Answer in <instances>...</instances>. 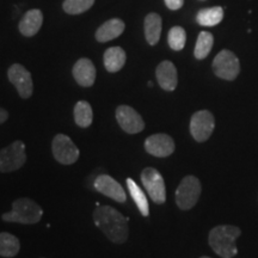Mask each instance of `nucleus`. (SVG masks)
<instances>
[{"mask_svg":"<svg viewBox=\"0 0 258 258\" xmlns=\"http://www.w3.org/2000/svg\"><path fill=\"white\" fill-rule=\"evenodd\" d=\"M73 77L76 82L83 88H90L95 84L96 67L91 60L83 57L73 66Z\"/></svg>","mask_w":258,"mask_h":258,"instance_id":"nucleus-14","label":"nucleus"},{"mask_svg":"<svg viewBox=\"0 0 258 258\" xmlns=\"http://www.w3.org/2000/svg\"><path fill=\"white\" fill-rule=\"evenodd\" d=\"M201 195V183L195 176H186L176 190V203L183 211L191 209Z\"/></svg>","mask_w":258,"mask_h":258,"instance_id":"nucleus-4","label":"nucleus"},{"mask_svg":"<svg viewBox=\"0 0 258 258\" xmlns=\"http://www.w3.org/2000/svg\"><path fill=\"white\" fill-rule=\"evenodd\" d=\"M167 42L171 49L182 50L186 42V32L182 27H173L167 35Z\"/></svg>","mask_w":258,"mask_h":258,"instance_id":"nucleus-25","label":"nucleus"},{"mask_svg":"<svg viewBox=\"0 0 258 258\" xmlns=\"http://www.w3.org/2000/svg\"><path fill=\"white\" fill-rule=\"evenodd\" d=\"M215 127L214 116L208 110H200L190 120V133L199 143L208 140Z\"/></svg>","mask_w":258,"mask_h":258,"instance_id":"nucleus-9","label":"nucleus"},{"mask_svg":"<svg viewBox=\"0 0 258 258\" xmlns=\"http://www.w3.org/2000/svg\"><path fill=\"white\" fill-rule=\"evenodd\" d=\"M27 161L23 141H15L10 146L0 150V172L8 173L21 169Z\"/></svg>","mask_w":258,"mask_h":258,"instance_id":"nucleus-5","label":"nucleus"},{"mask_svg":"<svg viewBox=\"0 0 258 258\" xmlns=\"http://www.w3.org/2000/svg\"><path fill=\"white\" fill-rule=\"evenodd\" d=\"M165 2V5L172 11H176V10H179L182 8L183 4H184V0H164Z\"/></svg>","mask_w":258,"mask_h":258,"instance_id":"nucleus-27","label":"nucleus"},{"mask_svg":"<svg viewBox=\"0 0 258 258\" xmlns=\"http://www.w3.org/2000/svg\"><path fill=\"white\" fill-rule=\"evenodd\" d=\"M125 59H127V55L121 47L109 48L104 53L105 70L110 73L118 72L124 66Z\"/></svg>","mask_w":258,"mask_h":258,"instance_id":"nucleus-18","label":"nucleus"},{"mask_svg":"<svg viewBox=\"0 0 258 258\" xmlns=\"http://www.w3.org/2000/svg\"><path fill=\"white\" fill-rule=\"evenodd\" d=\"M74 120L82 128H88L92 124L93 111L91 105L86 101H79L74 106Z\"/></svg>","mask_w":258,"mask_h":258,"instance_id":"nucleus-23","label":"nucleus"},{"mask_svg":"<svg viewBox=\"0 0 258 258\" xmlns=\"http://www.w3.org/2000/svg\"><path fill=\"white\" fill-rule=\"evenodd\" d=\"M19 250H21V243L16 235L8 232L0 233V256L12 258L17 256Z\"/></svg>","mask_w":258,"mask_h":258,"instance_id":"nucleus-20","label":"nucleus"},{"mask_svg":"<svg viewBox=\"0 0 258 258\" xmlns=\"http://www.w3.org/2000/svg\"><path fill=\"white\" fill-rule=\"evenodd\" d=\"M93 186H95L97 191L115 200L116 202L124 203L127 201V195H125L123 188L111 176L99 175L93 182Z\"/></svg>","mask_w":258,"mask_h":258,"instance_id":"nucleus-13","label":"nucleus"},{"mask_svg":"<svg viewBox=\"0 0 258 258\" xmlns=\"http://www.w3.org/2000/svg\"><path fill=\"white\" fill-rule=\"evenodd\" d=\"M93 221L97 227L115 244H123L129 237L128 220L120 212L110 206H98L93 212Z\"/></svg>","mask_w":258,"mask_h":258,"instance_id":"nucleus-1","label":"nucleus"},{"mask_svg":"<svg viewBox=\"0 0 258 258\" xmlns=\"http://www.w3.org/2000/svg\"><path fill=\"white\" fill-rule=\"evenodd\" d=\"M147 85H148V86H153V83H152V82H148Z\"/></svg>","mask_w":258,"mask_h":258,"instance_id":"nucleus-29","label":"nucleus"},{"mask_svg":"<svg viewBox=\"0 0 258 258\" xmlns=\"http://www.w3.org/2000/svg\"><path fill=\"white\" fill-rule=\"evenodd\" d=\"M8 77L12 85L17 89L22 98H30L34 91V84H32L30 72L24 66L19 63L12 64L8 71Z\"/></svg>","mask_w":258,"mask_h":258,"instance_id":"nucleus-10","label":"nucleus"},{"mask_svg":"<svg viewBox=\"0 0 258 258\" xmlns=\"http://www.w3.org/2000/svg\"><path fill=\"white\" fill-rule=\"evenodd\" d=\"M200 258H211V257H207V256H202V257H200Z\"/></svg>","mask_w":258,"mask_h":258,"instance_id":"nucleus-30","label":"nucleus"},{"mask_svg":"<svg viewBox=\"0 0 258 258\" xmlns=\"http://www.w3.org/2000/svg\"><path fill=\"white\" fill-rule=\"evenodd\" d=\"M224 18V9L220 6L203 9L196 16V21L202 27H215Z\"/></svg>","mask_w":258,"mask_h":258,"instance_id":"nucleus-21","label":"nucleus"},{"mask_svg":"<svg viewBox=\"0 0 258 258\" xmlns=\"http://www.w3.org/2000/svg\"><path fill=\"white\" fill-rule=\"evenodd\" d=\"M42 215L43 211L36 202L30 199H18L12 203V211L3 214L2 219L6 222L34 225L41 220Z\"/></svg>","mask_w":258,"mask_h":258,"instance_id":"nucleus-3","label":"nucleus"},{"mask_svg":"<svg viewBox=\"0 0 258 258\" xmlns=\"http://www.w3.org/2000/svg\"><path fill=\"white\" fill-rule=\"evenodd\" d=\"M42 23H43V15L40 10H30L19 22V31L24 36L31 37L37 34L42 27Z\"/></svg>","mask_w":258,"mask_h":258,"instance_id":"nucleus-16","label":"nucleus"},{"mask_svg":"<svg viewBox=\"0 0 258 258\" xmlns=\"http://www.w3.org/2000/svg\"><path fill=\"white\" fill-rule=\"evenodd\" d=\"M145 150L151 156L165 158L175 152V141L167 134H153L145 141Z\"/></svg>","mask_w":258,"mask_h":258,"instance_id":"nucleus-12","label":"nucleus"},{"mask_svg":"<svg viewBox=\"0 0 258 258\" xmlns=\"http://www.w3.org/2000/svg\"><path fill=\"white\" fill-rule=\"evenodd\" d=\"M240 234V228L237 226H217L209 232L208 243L213 251L221 258H232L238 253L235 240Z\"/></svg>","mask_w":258,"mask_h":258,"instance_id":"nucleus-2","label":"nucleus"},{"mask_svg":"<svg viewBox=\"0 0 258 258\" xmlns=\"http://www.w3.org/2000/svg\"><path fill=\"white\" fill-rule=\"evenodd\" d=\"M9 118V112L5 109L0 108V124L4 123V122Z\"/></svg>","mask_w":258,"mask_h":258,"instance_id":"nucleus-28","label":"nucleus"},{"mask_svg":"<svg viewBox=\"0 0 258 258\" xmlns=\"http://www.w3.org/2000/svg\"><path fill=\"white\" fill-rule=\"evenodd\" d=\"M145 37L148 44L156 46L161 35V18L158 14L147 15L145 18Z\"/></svg>","mask_w":258,"mask_h":258,"instance_id":"nucleus-19","label":"nucleus"},{"mask_svg":"<svg viewBox=\"0 0 258 258\" xmlns=\"http://www.w3.org/2000/svg\"><path fill=\"white\" fill-rule=\"evenodd\" d=\"M213 71L219 78L232 82L240 72L239 59L235 56L233 51L224 49L213 60Z\"/></svg>","mask_w":258,"mask_h":258,"instance_id":"nucleus-6","label":"nucleus"},{"mask_svg":"<svg viewBox=\"0 0 258 258\" xmlns=\"http://www.w3.org/2000/svg\"><path fill=\"white\" fill-rule=\"evenodd\" d=\"M141 182L152 201L163 205L166 201V188L163 176L153 167H146L141 172Z\"/></svg>","mask_w":258,"mask_h":258,"instance_id":"nucleus-7","label":"nucleus"},{"mask_svg":"<svg viewBox=\"0 0 258 258\" xmlns=\"http://www.w3.org/2000/svg\"><path fill=\"white\" fill-rule=\"evenodd\" d=\"M157 80L159 86L165 91H173L178 84V76H177V70L171 61H163L158 64L156 71Z\"/></svg>","mask_w":258,"mask_h":258,"instance_id":"nucleus-15","label":"nucleus"},{"mask_svg":"<svg viewBox=\"0 0 258 258\" xmlns=\"http://www.w3.org/2000/svg\"><path fill=\"white\" fill-rule=\"evenodd\" d=\"M124 31V23L118 18L109 19L102 27H99L96 31V40L98 42H108L115 40L116 37L121 36Z\"/></svg>","mask_w":258,"mask_h":258,"instance_id":"nucleus-17","label":"nucleus"},{"mask_svg":"<svg viewBox=\"0 0 258 258\" xmlns=\"http://www.w3.org/2000/svg\"><path fill=\"white\" fill-rule=\"evenodd\" d=\"M213 44H214V37L211 32L201 31L200 32L198 41H196L195 50H194V55L198 60L206 59L211 53Z\"/></svg>","mask_w":258,"mask_h":258,"instance_id":"nucleus-24","label":"nucleus"},{"mask_svg":"<svg viewBox=\"0 0 258 258\" xmlns=\"http://www.w3.org/2000/svg\"><path fill=\"white\" fill-rule=\"evenodd\" d=\"M93 4H95V0H64L62 8L66 14L80 15L92 8Z\"/></svg>","mask_w":258,"mask_h":258,"instance_id":"nucleus-26","label":"nucleus"},{"mask_svg":"<svg viewBox=\"0 0 258 258\" xmlns=\"http://www.w3.org/2000/svg\"><path fill=\"white\" fill-rule=\"evenodd\" d=\"M116 120L128 134H138L144 131L145 122L141 115L129 105H120L116 109Z\"/></svg>","mask_w":258,"mask_h":258,"instance_id":"nucleus-11","label":"nucleus"},{"mask_svg":"<svg viewBox=\"0 0 258 258\" xmlns=\"http://www.w3.org/2000/svg\"><path fill=\"white\" fill-rule=\"evenodd\" d=\"M51 151L53 156L60 164L63 165H71L79 159V150L70 137L64 134H57L54 138L53 144H51Z\"/></svg>","mask_w":258,"mask_h":258,"instance_id":"nucleus-8","label":"nucleus"},{"mask_svg":"<svg viewBox=\"0 0 258 258\" xmlns=\"http://www.w3.org/2000/svg\"><path fill=\"white\" fill-rule=\"evenodd\" d=\"M127 188L131 194L132 199L134 200L135 205L144 217H148L150 214V207H148V200L143 190L135 183L134 179L127 178Z\"/></svg>","mask_w":258,"mask_h":258,"instance_id":"nucleus-22","label":"nucleus"}]
</instances>
